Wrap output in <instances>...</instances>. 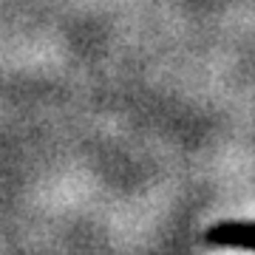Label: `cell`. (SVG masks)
<instances>
[{"mask_svg": "<svg viewBox=\"0 0 255 255\" xmlns=\"http://www.w3.org/2000/svg\"><path fill=\"white\" fill-rule=\"evenodd\" d=\"M207 244L255 253V221H221L207 233Z\"/></svg>", "mask_w": 255, "mask_h": 255, "instance_id": "1", "label": "cell"}]
</instances>
